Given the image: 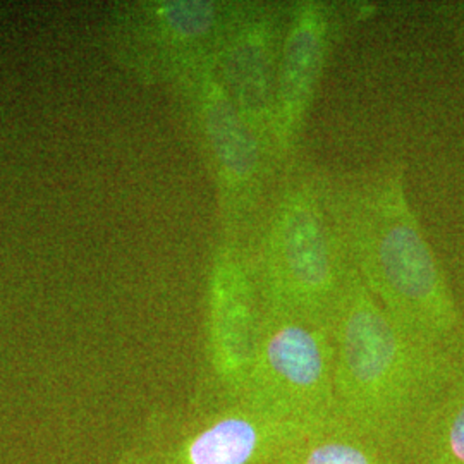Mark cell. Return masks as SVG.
Segmentation results:
<instances>
[{"instance_id":"9","label":"cell","mask_w":464,"mask_h":464,"mask_svg":"<svg viewBox=\"0 0 464 464\" xmlns=\"http://www.w3.org/2000/svg\"><path fill=\"white\" fill-rule=\"evenodd\" d=\"M287 13L289 2L239 0L214 63L218 82L270 157L277 66Z\"/></svg>"},{"instance_id":"3","label":"cell","mask_w":464,"mask_h":464,"mask_svg":"<svg viewBox=\"0 0 464 464\" xmlns=\"http://www.w3.org/2000/svg\"><path fill=\"white\" fill-rule=\"evenodd\" d=\"M243 246L264 310L331 329L354 266L325 201L322 167L296 160L281 172Z\"/></svg>"},{"instance_id":"5","label":"cell","mask_w":464,"mask_h":464,"mask_svg":"<svg viewBox=\"0 0 464 464\" xmlns=\"http://www.w3.org/2000/svg\"><path fill=\"white\" fill-rule=\"evenodd\" d=\"M298 427L245 401L195 398L186 408L153 410L117 464H258L277 439Z\"/></svg>"},{"instance_id":"2","label":"cell","mask_w":464,"mask_h":464,"mask_svg":"<svg viewBox=\"0 0 464 464\" xmlns=\"http://www.w3.org/2000/svg\"><path fill=\"white\" fill-rule=\"evenodd\" d=\"M337 418L396 456L448 383L459 348L430 343L389 315L353 268L331 325Z\"/></svg>"},{"instance_id":"1","label":"cell","mask_w":464,"mask_h":464,"mask_svg":"<svg viewBox=\"0 0 464 464\" xmlns=\"http://www.w3.org/2000/svg\"><path fill=\"white\" fill-rule=\"evenodd\" d=\"M324 191L349 260L406 331L446 348L464 343V315L408 195L406 164L324 169Z\"/></svg>"},{"instance_id":"8","label":"cell","mask_w":464,"mask_h":464,"mask_svg":"<svg viewBox=\"0 0 464 464\" xmlns=\"http://www.w3.org/2000/svg\"><path fill=\"white\" fill-rule=\"evenodd\" d=\"M264 308L241 241L222 237L208 279V382L197 398L241 401Z\"/></svg>"},{"instance_id":"11","label":"cell","mask_w":464,"mask_h":464,"mask_svg":"<svg viewBox=\"0 0 464 464\" xmlns=\"http://www.w3.org/2000/svg\"><path fill=\"white\" fill-rule=\"evenodd\" d=\"M258 464H401L398 458L348 423L334 420L287 431Z\"/></svg>"},{"instance_id":"4","label":"cell","mask_w":464,"mask_h":464,"mask_svg":"<svg viewBox=\"0 0 464 464\" xmlns=\"http://www.w3.org/2000/svg\"><path fill=\"white\" fill-rule=\"evenodd\" d=\"M335 351L329 327L264 310L241 401L299 427L337 418Z\"/></svg>"},{"instance_id":"7","label":"cell","mask_w":464,"mask_h":464,"mask_svg":"<svg viewBox=\"0 0 464 464\" xmlns=\"http://www.w3.org/2000/svg\"><path fill=\"white\" fill-rule=\"evenodd\" d=\"M331 0H291L276 82L272 159L277 174L298 160L318 88L332 53L358 21V7Z\"/></svg>"},{"instance_id":"6","label":"cell","mask_w":464,"mask_h":464,"mask_svg":"<svg viewBox=\"0 0 464 464\" xmlns=\"http://www.w3.org/2000/svg\"><path fill=\"white\" fill-rule=\"evenodd\" d=\"M179 86L216 179L222 237L245 243L277 178L270 151L232 103L214 64L189 74Z\"/></svg>"},{"instance_id":"12","label":"cell","mask_w":464,"mask_h":464,"mask_svg":"<svg viewBox=\"0 0 464 464\" xmlns=\"http://www.w3.org/2000/svg\"><path fill=\"white\" fill-rule=\"evenodd\" d=\"M17 464H28V463H17Z\"/></svg>"},{"instance_id":"10","label":"cell","mask_w":464,"mask_h":464,"mask_svg":"<svg viewBox=\"0 0 464 464\" xmlns=\"http://www.w3.org/2000/svg\"><path fill=\"white\" fill-rule=\"evenodd\" d=\"M401 464H464V344L448 383L396 450Z\"/></svg>"}]
</instances>
